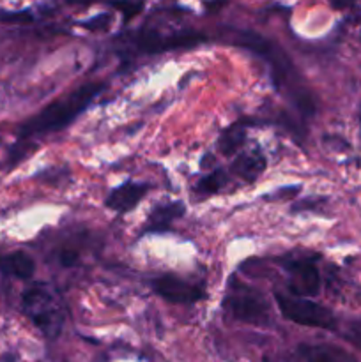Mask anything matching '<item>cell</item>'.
<instances>
[{
  "instance_id": "1",
  "label": "cell",
  "mask_w": 361,
  "mask_h": 362,
  "mask_svg": "<svg viewBox=\"0 0 361 362\" xmlns=\"http://www.w3.org/2000/svg\"><path fill=\"white\" fill-rule=\"evenodd\" d=\"M105 88V83H87L84 87H78L76 90L62 95L52 105L46 106L45 110L23 122L20 127L21 138H32L35 134L52 133L66 127L67 124L73 122Z\"/></svg>"
},
{
  "instance_id": "2",
  "label": "cell",
  "mask_w": 361,
  "mask_h": 362,
  "mask_svg": "<svg viewBox=\"0 0 361 362\" xmlns=\"http://www.w3.org/2000/svg\"><path fill=\"white\" fill-rule=\"evenodd\" d=\"M21 306H23V313L45 336L57 338L62 331L66 311H64L62 300L48 285H34L25 290Z\"/></svg>"
},
{
  "instance_id": "3",
  "label": "cell",
  "mask_w": 361,
  "mask_h": 362,
  "mask_svg": "<svg viewBox=\"0 0 361 362\" xmlns=\"http://www.w3.org/2000/svg\"><path fill=\"white\" fill-rule=\"evenodd\" d=\"M276 304L283 318L294 322L297 325L315 329H336V318L328 308L306 299V297L285 296V293H275Z\"/></svg>"
},
{
  "instance_id": "4",
  "label": "cell",
  "mask_w": 361,
  "mask_h": 362,
  "mask_svg": "<svg viewBox=\"0 0 361 362\" xmlns=\"http://www.w3.org/2000/svg\"><path fill=\"white\" fill-rule=\"evenodd\" d=\"M223 308L232 315L236 320L244 324L265 325L271 322V311L268 303L258 292L244 286L241 283H234L232 288L223 300Z\"/></svg>"
},
{
  "instance_id": "5",
  "label": "cell",
  "mask_w": 361,
  "mask_h": 362,
  "mask_svg": "<svg viewBox=\"0 0 361 362\" xmlns=\"http://www.w3.org/2000/svg\"><path fill=\"white\" fill-rule=\"evenodd\" d=\"M152 288L161 299H165L170 304H195L205 297L200 286L184 281V279L172 274L159 276L152 283Z\"/></svg>"
},
{
  "instance_id": "6",
  "label": "cell",
  "mask_w": 361,
  "mask_h": 362,
  "mask_svg": "<svg viewBox=\"0 0 361 362\" xmlns=\"http://www.w3.org/2000/svg\"><path fill=\"white\" fill-rule=\"evenodd\" d=\"M204 41H205V35L197 34V32H183V34H173V35H159L152 32V34H140L133 42L137 52L161 53V52H168V49L191 48V46Z\"/></svg>"
},
{
  "instance_id": "7",
  "label": "cell",
  "mask_w": 361,
  "mask_h": 362,
  "mask_svg": "<svg viewBox=\"0 0 361 362\" xmlns=\"http://www.w3.org/2000/svg\"><path fill=\"white\" fill-rule=\"evenodd\" d=\"M290 272V292L297 297H314L321 292V272L311 262H294L287 265Z\"/></svg>"
},
{
  "instance_id": "8",
  "label": "cell",
  "mask_w": 361,
  "mask_h": 362,
  "mask_svg": "<svg viewBox=\"0 0 361 362\" xmlns=\"http://www.w3.org/2000/svg\"><path fill=\"white\" fill-rule=\"evenodd\" d=\"M149 186L140 182H126L122 186L115 187L106 197L105 205L115 212H130L142 202V198L147 194Z\"/></svg>"
},
{
  "instance_id": "9",
  "label": "cell",
  "mask_w": 361,
  "mask_h": 362,
  "mask_svg": "<svg viewBox=\"0 0 361 362\" xmlns=\"http://www.w3.org/2000/svg\"><path fill=\"white\" fill-rule=\"evenodd\" d=\"M297 362H354L343 350L331 345H301L296 350Z\"/></svg>"
},
{
  "instance_id": "10",
  "label": "cell",
  "mask_w": 361,
  "mask_h": 362,
  "mask_svg": "<svg viewBox=\"0 0 361 362\" xmlns=\"http://www.w3.org/2000/svg\"><path fill=\"white\" fill-rule=\"evenodd\" d=\"M265 158L260 151H250L243 152L237 156L236 161L232 163V172L236 173L239 179L246 180V182H253L258 177L264 173L265 170Z\"/></svg>"
},
{
  "instance_id": "11",
  "label": "cell",
  "mask_w": 361,
  "mask_h": 362,
  "mask_svg": "<svg viewBox=\"0 0 361 362\" xmlns=\"http://www.w3.org/2000/svg\"><path fill=\"white\" fill-rule=\"evenodd\" d=\"M186 207L180 202H170V204H161L152 209L147 219V232H165L172 226L176 219L184 216Z\"/></svg>"
},
{
  "instance_id": "12",
  "label": "cell",
  "mask_w": 361,
  "mask_h": 362,
  "mask_svg": "<svg viewBox=\"0 0 361 362\" xmlns=\"http://www.w3.org/2000/svg\"><path fill=\"white\" fill-rule=\"evenodd\" d=\"M0 271L18 279H30L35 272V264L25 251H16L0 258Z\"/></svg>"
},
{
  "instance_id": "13",
  "label": "cell",
  "mask_w": 361,
  "mask_h": 362,
  "mask_svg": "<svg viewBox=\"0 0 361 362\" xmlns=\"http://www.w3.org/2000/svg\"><path fill=\"white\" fill-rule=\"evenodd\" d=\"M244 138H246V133H244V127L241 124H234L232 127H229L227 131H223L222 138L218 141V147L223 154L230 156L234 152H237L241 148V145L244 144Z\"/></svg>"
},
{
  "instance_id": "14",
  "label": "cell",
  "mask_w": 361,
  "mask_h": 362,
  "mask_svg": "<svg viewBox=\"0 0 361 362\" xmlns=\"http://www.w3.org/2000/svg\"><path fill=\"white\" fill-rule=\"evenodd\" d=\"M225 182H227L225 172H223V170H214L212 173L205 175L204 179L198 180L195 191H197L198 194H214L225 186Z\"/></svg>"
},
{
  "instance_id": "15",
  "label": "cell",
  "mask_w": 361,
  "mask_h": 362,
  "mask_svg": "<svg viewBox=\"0 0 361 362\" xmlns=\"http://www.w3.org/2000/svg\"><path fill=\"white\" fill-rule=\"evenodd\" d=\"M345 338L349 339V341L353 343V345L360 346V349H361V320L353 322V324H350L349 327H347Z\"/></svg>"
},
{
  "instance_id": "16",
  "label": "cell",
  "mask_w": 361,
  "mask_h": 362,
  "mask_svg": "<svg viewBox=\"0 0 361 362\" xmlns=\"http://www.w3.org/2000/svg\"><path fill=\"white\" fill-rule=\"evenodd\" d=\"M113 6H115L117 9L122 11L124 16L126 18L134 16V14L140 13V9H142V2H130V0H124V2H115Z\"/></svg>"
},
{
  "instance_id": "17",
  "label": "cell",
  "mask_w": 361,
  "mask_h": 362,
  "mask_svg": "<svg viewBox=\"0 0 361 362\" xmlns=\"http://www.w3.org/2000/svg\"><path fill=\"white\" fill-rule=\"evenodd\" d=\"M110 20H112L110 14H99V16L92 18V20L84 21L81 25H84L85 28H92V30H94V28H105L106 25H110Z\"/></svg>"
},
{
  "instance_id": "18",
  "label": "cell",
  "mask_w": 361,
  "mask_h": 362,
  "mask_svg": "<svg viewBox=\"0 0 361 362\" xmlns=\"http://www.w3.org/2000/svg\"><path fill=\"white\" fill-rule=\"evenodd\" d=\"M78 253L74 250H64L62 253L59 255V262L62 267H73L74 264L78 262Z\"/></svg>"
},
{
  "instance_id": "19",
  "label": "cell",
  "mask_w": 361,
  "mask_h": 362,
  "mask_svg": "<svg viewBox=\"0 0 361 362\" xmlns=\"http://www.w3.org/2000/svg\"><path fill=\"white\" fill-rule=\"evenodd\" d=\"M264 362H273L271 359H268V357H265V359H264Z\"/></svg>"
}]
</instances>
